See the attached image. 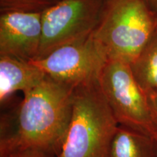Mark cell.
<instances>
[{
  "instance_id": "obj_1",
  "label": "cell",
  "mask_w": 157,
  "mask_h": 157,
  "mask_svg": "<svg viewBox=\"0 0 157 157\" xmlns=\"http://www.w3.org/2000/svg\"><path fill=\"white\" fill-rule=\"evenodd\" d=\"M74 86L47 76L1 115L0 156L24 150L58 156L72 112Z\"/></svg>"
},
{
  "instance_id": "obj_2",
  "label": "cell",
  "mask_w": 157,
  "mask_h": 157,
  "mask_svg": "<svg viewBox=\"0 0 157 157\" xmlns=\"http://www.w3.org/2000/svg\"><path fill=\"white\" fill-rule=\"evenodd\" d=\"M119 123L98 79L76 86L71 117L58 157H108Z\"/></svg>"
},
{
  "instance_id": "obj_3",
  "label": "cell",
  "mask_w": 157,
  "mask_h": 157,
  "mask_svg": "<svg viewBox=\"0 0 157 157\" xmlns=\"http://www.w3.org/2000/svg\"><path fill=\"white\" fill-rule=\"evenodd\" d=\"M157 29V14L146 0H103L93 34L109 59L132 63Z\"/></svg>"
},
{
  "instance_id": "obj_4",
  "label": "cell",
  "mask_w": 157,
  "mask_h": 157,
  "mask_svg": "<svg viewBox=\"0 0 157 157\" xmlns=\"http://www.w3.org/2000/svg\"><path fill=\"white\" fill-rule=\"evenodd\" d=\"M100 87L119 125L157 139V124L148 96L128 63L109 59L98 78Z\"/></svg>"
},
{
  "instance_id": "obj_5",
  "label": "cell",
  "mask_w": 157,
  "mask_h": 157,
  "mask_svg": "<svg viewBox=\"0 0 157 157\" xmlns=\"http://www.w3.org/2000/svg\"><path fill=\"white\" fill-rule=\"evenodd\" d=\"M103 4V0H61L43 11L42 39L37 59L93 34Z\"/></svg>"
},
{
  "instance_id": "obj_6",
  "label": "cell",
  "mask_w": 157,
  "mask_h": 157,
  "mask_svg": "<svg viewBox=\"0 0 157 157\" xmlns=\"http://www.w3.org/2000/svg\"><path fill=\"white\" fill-rule=\"evenodd\" d=\"M108 60L106 51L92 34L31 62L47 76L76 87L98 79Z\"/></svg>"
},
{
  "instance_id": "obj_7",
  "label": "cell",
  "mask_w": 157,
  "mask_h": 157,
  "mask_svg": "<svg viewBox=\"0 0 157 157\" xmlns=\"http://www.w3.org/2000/svg\"><path fill=\"white\" fill-rule=\"evenodd\" d=\"M41 39L42 13L0 12V56L36 60Z\"/></svg>"
},
{
  "instance_id": "obj_8",
  "label": "cell",
  "mask_w": 157,
  "mask_h": 157,
  "mask_svg": "<svg viewBox=\"0 0 157 157\" xmlns=\"http://www.w3.org/2000/svg\"><path fill=\"white\" fill-rule=\"evenodd\" d=\"M46 76L29 60L0 56V104L5 106L17 92L23 94L36 86Z\"/></svg>"
},
{
  "instance_id": "obj_9",
  "label": "cell",
  "mask_w": 157,
  "mask_h": 157,
  "mask_svg": "<svg viewBox=\"0 0 157 157\" xmlns=\"http://www.w3.org/2000/svg\"><path fill=\"white\" fill-rule=\"evenodd\" d=\"M156 140L119 125L110 143L108 157H156Z\"/></svg>"
},
{
  "instance_id": "obj_10",
  "label": "cell",
  "mask_w": 157,
  "mask_h": 157,
  "mask_svg": "<svg viewBox=\"0 0 157 157\" xmlns=\"http://www.w3.org/2000/svg\"><path fill=\"white\" fill-rule=\"evenodd\" d=\"M130 65L137 82L147 95L157 92V29Z\"/></svg>"
},
{
  "instance_id": "obj_11",
  "label": "cell",
  "mask_w": 157,
  "mask_h": 157,
  "mask_svg": "<svg viewBox=\"0 0 157 157\" xmlns=\"http://www.w3.org/2000/svg\"><path fill=\"white\" fill-rule=\"evenodd\" d=\"M61 0H0V12L25 11L42 13Z\"/></svg>"
},
{
  "instance_id": "obj_12",
  "label": "cell",
  "mask_w": 157,
  "mask_h": 157,
  "mask_svg": "<svg viewBox=\"0 0 157 157\" xmlns=\"http://www.w3.org/2000/svg\"><path fill=\"white\" fill-rule=\"evenodd\" d=\"M0 157H58L56 154L39 150H24Z\"/></svg>"
},
{
  "instance_id": "obj_13",
  "label": "cell",
  "mask_w": 157,
  "mask_h": 157,
  "mask_svg": "<svg viewBox=\"0 0 157 157\" xmlns=\"http://www.w3.org/2000/svg\"><path fill=\"white\" fill-rule=\"evenodd\" d=\"M148 96L151 109L152 110L153 115H154L155 121H156L157 124V92L156 93L150 94Z\"/></svg>"
},
{
  "instance_id": "obj_14",
  "label": "cell",
  "mask_w": 157,
  "mask_h": 157,
  "mask_svg": "<svg viewBox=\"0 0 157 157\" xmlns=\"http://www.w3.org/2000/svg\"><path fill=\"white\" fill-rule=\"evenodd\" d=\"M151 9L157 14V0H146Z\"/></svg>"
},
{
  "instance_id": "obj_15",
  "label": "cell",
  "mask_w": 157,
  "mask_h": 157,
  "mask_svg": "<svg viewBox=\"0 0 157 157\" xmlns=\"http://www.w3.org/2000/svg\"><path fill=\"white\" fill-rule=\"evenodd\" d=\"M156 157H157V139H156Z\"/></svg>"
}]
</instances>
